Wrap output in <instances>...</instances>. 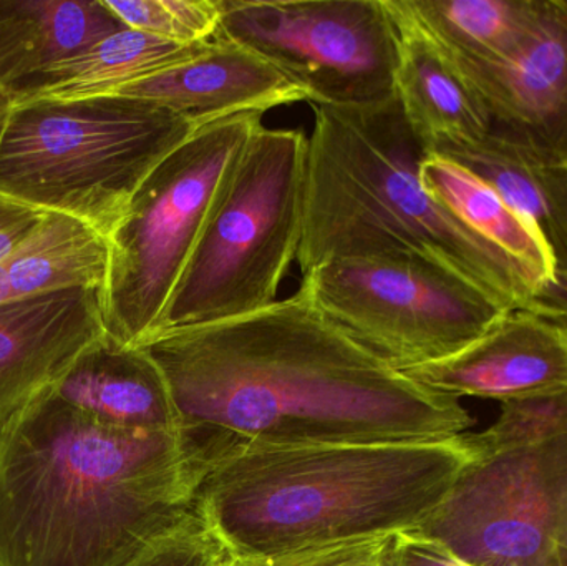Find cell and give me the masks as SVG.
Here are the masks:
<instances>
[{
	"mask_svg": "<svg viewBox=\"0 0 567 566\" xmlns=\"http://www.w3.org/2000/svg\"><path fill=\"white\" fill-rule=\"evenodd\" d=\"M138 348L162 369L198 467L235 447L446 441L473 424L460 399L373 358L300 288Z\"/></svg>",
	"mask_w": 567,
	"mask_h": 566,
	"instance_id": "cell-1",
	"label": "cell"
},
{
	"mask_svg": "<svg viewBox=\"0 0 567 566\" xmlns=\"http://www.w3.org/2000/svg\"><path fill=\"white\" fill-rule=\"evenodd\" d=\"M196 485L179 431L105 428L49 389L0 428V566H128Z\"/></svg>",
	"mask_w": 567,
	"mask_h": 566,
	"instance_id": "cell-2",
	"label": "cell"
},
{
	"mask_svg": "<svg viewBox=\"0 0 567 566\" xmlns=\"http://www.w3.org/2000/svg\"><path fill=\"white\" fill-rule=\"evenodd\" d=\"M446 441L235 447L199 469L195 507L239 557L286 555L413 531L472 459Z\"/></svg>",
	"mask_w": 567,
	"mask_h": 566,
	"instance_id": "cell-3",
	"label": "cell"
},
{
	"mask_svg": "<svg viewBox=\"0 0 567 566\" xmlns=\"http://www.w3.org/2000/svg\"><path fill=\"white\" fill-rule=\"evenodd\" d=\"M312 106L296 259L302 276L332 259L420 256L506 311L543 316V286L423 188L426 152L396 93L370 106Z\"/></svg>",
	"mask_w": 567,
	"mask_h": 566,
	"instance_id": "cell-4",
	"label": "cell"
},
{
	"mask_svg": "<svg viewBox=\"0 0 567 566\" xmlns=\"http://www.w3.org/2000/svg\"><path fill=\"white\" fill-rule=\"evenodd\" d=\"M196 126L130 96L10 100L0 128V196L109 236L146 176Z\"/></svg>",
	"mask_w": 567,
	"mask_h": 566,
	"instance_id": "cell-5",
	"label": "cell"
},
{
	"mask_svg": "<svg viewBox=\"0 0 567 566\" xmlns=\"http://www.w3.org/2000/svg\"><path fill=\"white\" fill-rule=\"evenodd\" d=\"M473 455L406 534L470 566H567V392L505 402Z\"/></svg>",
	"mask_w": 567,
	"mask_h": 566,
	"instance_id": "cell-6",
	"label": "cell"
},
{
	"mask_svg": "<svg viewBox=\"0 0 567 566\" xmlns=\"http://www.w3.org/2000/svg\"><path fill=\"white\" fill-rule=\"evenodd\" d=\"M307 142L302 130L265 125L249 136L153 336L241 318L278 301L302 235Z\"/></svg>",
	"mask_w": 567,
	"mask_h": 566,
	"instance_id": "cell-7",
	"label": "cell"
},
{
	"mask_svg": "<svg viewBox=\"0 0 567 566\" xmlns=\"http://www.w3.org/2000/svg\"><path fill=\"white\" fill-rule=\"evenodd\" d=\"M259 125L262 113H243L196 130L136 189L122 222L106 236V336L130 348L152 338L219 185Z\"/></svg>",
	"mask_w": 567,
	"mask_h": 566,
	"instance_id": "cell-8",
	"label": "cell"
},
{
	"mask_svg": "<svg viewBox=\"0 0 567 566\" xmlns=\"http://www.w3.org/2000/svg\"><path fill=\"white\" fill-rule=\"evenodd\" d=\"M299 288L340 331L400 372L458 354L508 312L412 255L332 259L303 275Z\"/></svg>",
	"mask_w": 567,
	"mask_h": 566,
	"instance_id": "cell-9",
	"label": "cell"
},
{
	"mask_svg": "<svg viewBox=\"0 0 567 566\" xmlns=\"http://www.w3.org/2000/svg\"><path fill=\"white\" fill-rule=\"evenodd\" d=\"M215 39L268 60L312 105L370 106L395 95L396 29L385 0H225Z\"/></svg>",
	"mask_w": 567,
	"mask_h": 566,
	"instance_id": "cell-10",
	"label": "cell"
},
{
	"mask_svg": "<svg viewBox=\"0 0 567 566\" xmlns=\"http://www.w3.org/2000/svg\"><path fill=\"white\" fill-rule=\"evenodd\" d=\"M452 65L482 106L486 136L567 168V0H548L538 29L509 59Z\"/></svg>",
	"mask_w": 567,
	"mask_h": 566,
	"instance_id": "cell-11",
	"label": "cell"
},
{
	"mask_svg": "<svg viewBox=\"0 0 567 566\" xmlns=\"http://www.w3.org/2000/svg\"><path fill=\"white\" fill-rule=\"evenodd\" d=\"M452 398L505 402L567 392V322L536 312L508 311L458 354L402 371Z\"/></svg>",
	"mask_w": 567,
	"mask_h": 566,
	"instance_id": "cell-12",
	"label": "cell"
},
{
	"mask_svg": "<svg viewBox=\"0 0 567 566\" xmlns=\"http://www.w3.org/2000/svg\"><path fill=\"white\" fill-rule=\"evenodd\" d=\"M105 335L102 288L0 305V428L49 391Z\"/></svg>",
	"mask_w": 567,
	"mask_h": 566,
	"instance_id": "cell-13",
	"label": "cell"
},
{
	"mask_svg": "<svg viewBox=\"0 0 567 566\" xmlns=\"http://www.w3.org/2000/svg\"><path fill=\"white\" fill-rule=\"evenodd\" d=\"M112 95L166 106L196 128L243 113H262L307 96L268 60L215 39L195 60L123 86Z\"/></svg>",
	"mask_w": 567,
	"mask_h": 566,
	"instance_id": "cell-14",
	"label": "cell"
},
{
	"mask_svg": "<svg viewBox=\"0 0 567 566\" xmlns=\"http://www.w3.org/2000/svg\"><path fill=\"white\" fill-rule=\"evenodd\" d=\"M50 391L96 424L138 434L178 432L162 369L143 351L110 336L85 349Z\"/></svg>",
	"mask_w": 567,
	"mask_h": 566,
	"instance_id": "cell-15",
	"label": "cell"
},
{
	"mask_svg": "<svg viewBox=\"0 0 567 566\" xmlns=\"http://www.w3.org/2000/svg\"><path fill=\"white\" fill-rule=\"evenodd\" d=\"M429 153L475 173L538 233L553 263V281L543 302L545 316L567 322V168L538 162L489 136L443 143Z\"/></svg>",
	"mask_w": 567,
	"mask_h": 566,
	"instance_id": "cell-16",
	"label": "cell"
},
{
	"mask_svg": "<svg viewBox=\"0 0 567 566\" xmlns=\"http://www.w3.org/2000/svg\"><path fill=\"white\" fill-rule=\"evenodd\" d=\"M123 27L105 0H0V92L23 99L50 69Z\"/></svg>",
	"mask_w": 567,
	"mask_h": 566,
	"instance_id": "cell-17",
	"label": "cell"
},
{
	"mask_svg": "<svg viewBox=\"0 0 567 566\" xmlns=\"http://www.w3.org/2000/svg\"><path fill=\"white\" fill-rule=\"evenodd\" d=\"M396 29L395 93L425 152L486 136L482 106L458 70L423 32L402 0H385Z\"/></svg>",
	"mask_w": 567,
	"mask_h": 566,
	"instance_id": "cell-18",
	"label": "cell"
},
{
	"mask_svg": "<svg viewBox=\"0 0 567 566\" xmlns=\"http://www.w3.org/2000/svg\"><path fill=\"white\" fill-rule=\"evenodd\" d=\"M212 42H173L123 27L80 55L50 69L35 90L19 100L112 95L123 86L195 60L209 49Z\"/></svg>",
	"mask_w": 567,
	"mask_h": 566,
	"instance_id": "cell-19",
	"label": "cell"
},
{
	"mask_svg": "<svg viewBox=\"0 0 567 566\" xmlns=\"http://www.w3.org/2000/svg\"><path fill=\"white\" fill-rule=\"evenodd\" d=\"M415 22L455 63L502 62L538 29L548 0H402Z\"/></svg>",
	"mask_w": 567,
	"mask_h": 566,
	"instance_id": "cell-20",
	"label": "cell"
},
{
	"mask_svg": "<svg viewBox=\"0 0 567 566\" xmlns=\"http://www.w3.org/2000/svg\"><path fill=\"white\" fill-rule=\"evenodd\" d=\"M419 176L433 199L525 268L543 286L546 296L553 281L551 256L538 233L493 186L465 166L435 153L423 156Z\"/></svg>",
	"mask_w": 567,
	"mask_h": 566,
	"instance_id": "cell-21",
	"label": "cell"
},
{
	"mask_svg": "<svg viewBox=\"0 0 567 566\" xmlns=\"http://www.w3.org/2000/svg\"><path fill=\"white\" fill-rule=\"evenodd\" d=\"M13 299L75 288H103L109 268L105 236L79 219L47 213L3 258Z\"/></svg>",
	"mask_w": 567,
	"mask_h": 566,
	"instance_id": "cell-22",
	"label": "cell"
},
{
	"mask_svg": "<svg viewBox=\"0 0 567 566\" xmlns=\"http://www.w3.org/2000/svg\"><path fill=\"white\" fill-rule=\"evenodd\" d=\"M128 29L179 43L212 42L221 25L225 0H105Z\"/></svg>",
	"mask_w": 567,
	"mask_h": 566,
	"instance_id": "cell-23",
	"label": "cell"
},
{
	"mask_svg": "<svg viewBox=\"0 0 567 566\" xmlns=\"http://www.w3.org/2000/svg\"><path fill=\"white\" fill-rule=\"evenodd\" d=\"M226 552L198 511L153 542L128 566H215Z\"/></svg>",
	"mask_w": 567,
	"mask_h": 566,
	"instance_id": "cell-24",
	"label": "cell"
},
{
	"mask_svg": "<svg viewBox=\"0 0 567 566\" xmlns=\"http://www.w3.org/2000/svg\"><path fill=\"white\" fill-rule=\"evenodd\" d=\"M392 537L265 557L226 554L215 566H389Z\"/></svg>",
	"mask_w": 567,
	"mask_h": 566,
	"instance_id": "cell-25",
	"label": "cell"
},
{
	"mask_svg": "<svg viewBox=\"0 0 567 566\" xmlns=\"http://www.w3.org/2000/svg\"><path fill=\"white\" fill-rule=\"evenodd\" d=\"M389 566H470L436 542L412 534H396L390 541Z\"/></svg>",
	"mask_w": 567,
	"mask_h": 566,
	"instance_id": "cell-26",
	"label": "cell"
},
{
	"mask_svg": "<svg viewBox=\"0 0 567 566\" xmlns=\"http://www.w3.org/2000/svg\"><path fill=\"white\" fill-rule=\"evenodd\" d=\"M45 215L47 213L39 209L0 196V259L16 249L40 225Z\"/></svg>",
	"mask_w": 567,
	"mask_h": 566,
	"instance_id": "cell-27",
	"label": "cell"
},
{
	"mask_svg": "<svg viewBox=\"0 0 567 566\" xmlns=\"http://www.w3.org/2000/svg\"><path fill=\"white\" fill-rule=\"evenodd\" d=\"M10 99L0 93V128H2L3 119H6L7 110H9Z\"/></svg>",
	"mask_w": 567,
	"mask_h": 566,
	"instance_id": "cell-28",
	"label": "cell"
},
{
	"mask_svg": "<svg viewBox=\"0 0 567 566\" xmlns=\"http://www.w3.org/2000/svg\"><path fill=\"white\" fill-rule=\"evenodd\" d=\"M0 93H2V92H0Z\"/></svg>",
	"mask_w": 567,
	"mask_h": 566,
	"instance_id": "cell-29",
	"label": "cell"
}]
</instances>
